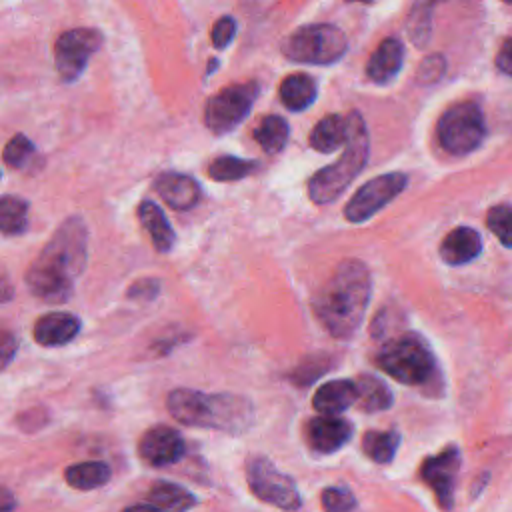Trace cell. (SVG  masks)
Masks as SVG:
<instances>
[{
  "label": "cell",
  "mask_w": 512,
  "mask_h": 512,
  "mask_svg": "<svg viewBox=\"0 0 512 512\" xmlns=\"http://www.w3.org/2000/svg\"><path fill=\"white\" fill-rule=\"evenodd\" d=\"M86 258L88 228L80 216H70L30 262L24 274L26 288L44 302H66L72 296L74 280L86 268Z\"/></svg>",
  "instance_id": "6da1fadb"
},
{
  "label": "cell",
  "mask_w": 512,
  "mask_h": 512,
  "mask_svg": "<svg viewBox=\"0 0 512 512\" xmlns=\"http://www.w3.org/2000/svg\"><path fill=\"white\" fill-rule=\"evenodd\" d=\"M372 294L368 266L358 258L342 260L314 300V312L330 336L346 340L360 328Z\"/></svg>",
  "instance_id": "7a4b0ae2"
},
{
  "label": "cell",
  "mask_w": 512,
  "mask_h": 512,
  "mask_svg": "<svg viewBox=\"0 0 512 512\" xmlns=\"http://www.w3.org/2000/svg\"><path fill=\"white\" fill-rule=\"evenodd\" d=\"M370 154V138L368 128L360 112L348 114V140L344 144V152L340 158L318 170L308 180V196L314 204H328L336 200L346 186L362 172Z\"/></svg>",
  "instance_id": "3957f363"
},
{
  "label": "cell",
  "mask_w": 512,
  "mask_h": 512,
  "mask_svg": "<svg viewBox=\"0 0 512 512\" xmlns=\"http://www.w3.org/2000/svg\"><path fill=\"white\" fill-rule=\"evenodd\" d=\"M376 364L388 376L408 386H420L428 382L436 366L434 354L428 344L412 332L400 334L384 342L380 352L376 354Z\"/></svg>",
  "instance_id": "277c9868"
},
{
  "label": "cell",
  "mask_w": 512,
  "mask_h": 512,
  "mask_svg": "<svg viewBox=\"0 0 512 512\" xmlns=\"http://www.w3.org/2000/svg\"><path fill=\"white\" fill-rule=\"evenodd\" d=\"M346 46V36L338 26L308 24L294 30L282 42V52L294 62L328 66L344 56Z\"/></svg>",
  "instance_id": "5b68a950"
},
{
  "label": "cell",
  "mask_w": 512,
  "mask_h": 512,
  "mask_svg": "<svg viewBox=\"0 0 512 512\" xmlns=\"http://www.w3.org/2000/svg\"><path fill=\"white\" fill-rule=\"evenodd\" d=\"M440 146L454 156L474 152L486 138V122L480 106L472 100L450 106L436 124Z\"/></svg>",
  "instance_id": "8992f818"
},
{
  "label": "cell",
  "mask_w": 512,
  "mask_h": 512,
  "mask_svg": "<svg viewBox=\"0 0 512 512\" xmlns=\"http://www.w3.org/2000/svg\"><path fill=\"white\" fill-rule=\"evenodd\" d=\"M246 482L256 498L282 510H298L300 492L290 476L280 472L268 458L250 456L246 460Z\"/></svg>",
  "instance_id": "52a82bcc"
},
{
  "label": "cell",
  "mask_w": 512,
  "mask_h": 512,
  "mask_svg": "<svg viewBox=\"0 0 512 512\" xmlns=\"http://www.w3.org/2000/svg\"><path fill=\"white\" fill-rule=\"evenodd\" d=\"M256 94L258 86L254 82L232 84L218 90L204 106V124L214 134L230 132L248 116Z\"/></svg>",
  "instance_id": "ba28073f"
},
{
  "label": "cell",
  "mask_w": 512,
  "mask_h": 512,
  "mask_svg": "<svg viewBox=\"0 0 512 512\" xmlns=\"http://www.w3.org/2000/svg\"><path fill=\"white\" fill-rule=\"evenodd\" d=\"M104 38L96 28H72L58 36L54 44L56 72L64 82L76 80L88 60L100 50Z\"/></svg>",
  "instance_id": "9c48e42d"
},
{
  "label": "cell",
  "mask_w": 512,
  "mask_h": 512,
  "mask_svg": "<svg viewBox=\"0 0 512 512\" xmlns=\"http://www.w3.org/2000/svg\"><path fill=\"white\" fill-rule=\"evenodd\" d=\"M406 184H408V178L402 172H388V174H380V176L368 180L346 202V206H344L346 220L360 224V222L372 218L380 208H384L388 202H392L406 188Z\"/></svg>",
  "instance_id": "30bf717a"
},
{
  "label": "cell",
  "mask_w": 512,
  "mask_h": 512,
  "mask_svg": "<svg viewBox=\"0 0 512 512\" xmlns=\"http://www.w3.org/2000/svg\"><path fill=\"white\" fill-rule=\"evenodd\" d=\"M458 468H460V450L456 446H448L440 454L428 456L420 466V478L432 488L442 508L452 506Z\"/></svg>",
  "instance_id": "8fae6325"
},
{
  "label": "cell",
  "mask_w": 512,
  "mask_h": 512,
  "mask_svg": "<svg viewBox=\"0 0 512 512\" xmlns=\"http://www.w3.org/2000/svg\"><path fill=\"white\" fill-rule=\"evenodd\" d=\"M166 408L174 420L194 428H214V400L198 390L176 388L166 396Z\"/></svg>",
  "instance_id": "7c38bea8"
},
{
  "label": "cell",
  "mask_w": 512,
  "mask_h": 512,
  "mask_svg": "<svg viewBox=\"0 0 512 512\" xmlns=\"http://www.w3.org/2000/svg\"><path fill=\"white\" fill-rule=\"evenodd\" d=\"M184 452V438L170 426H154L146 430L138 442V454L150 466L174 464L184 456Z\"/></svg>",
  "instance_id": "4fadbf2b"
},
{
  "label": "cell",
  "mask_w": 512,
  "mask_h": 512,
  "mask_svg": "<svg viewBox=\"0 0 512 512\" xmlns=\"http://www.w3.org/2000/svg\"><path fill=\"white\" fill-rule=\"evenodd\" d=\"M354 428L340 416L320 414L304 424V440L318 454H332L340 450L352 436Z\"/></svg>",
  "instance_id": "5bb4252c"
},
{
  "label": "cell",
  "mask_w": 512,
  "mask_h": 512,
  "mask_svg": "<svg viewBox=\"0 0 512 512\" xmlns=\"http://www.w3.org/2000/svg\"><path fill=\"white\" fill-rule=\"evenodd\" d=\"M80 332V320L70 312H48L34 322V340L40 346L56 348L74 340Z\"/></svg>",
  "instance_id": "9a60e30c"
},
{
  "label": "cell",
  "mask_w": 512,
  "mask_h": 512,
  "mask_svg": "<svg viewBox=\"0 0 512 512\" xmlns=\"http://www.w3.org/2000/svg\"><path fill=\"white\" fill-rule=\"evenodd\" d=\"M154 190L174 210H190L200 200V186L194 178L178 172H164L154 180Z\"/></svg>",
  "instance_id": "2e32d148"
},
{
  "label": "cell",
  "mask_w": 512,
  "mask_h": 512,
  "mask_svg": "<svg viewBox=\"0 0 512 512\" xmlns=\"http://www.w3.org/2000/svg\"><path fill=\"white\" fill-rule=\"evenodd\" d=\"M482 252V238L470 226L450 230L440 242V258L450 266H460L474 260Z\"/></svg>",
  "instance_id": "e0dca14e"
},
{
  "label": "cell",
  "mask_w": 512,
  "mask_h": 512,
  "mask_svg": "<svg viewBox=\"0 0 512 512\" xmlns=\"http://www.w3.org/2000/svg\"><path fill=\"white\" fill-rule=\"evenodd\" d=\"M404 62V46L398 38H384L378 48L372 52L368 64H366V74L372 82L384 84L390 82L402 68Z\"/></svg>",
  "instance_id": "ac0fdd59"
},
{
  "label": "cell",
  "mask_w": 512,
  "mask_h": 512,
  "mask_svg": "<svg viewBox=\"0 0 512 512\" xmlns=\"http://www.w3.org/2000/svg\"><path fill=\"white\" fill-rule=\"evenodd\" d=\"M352 404H356V382L352 380H328L312 396L314 410L326 416H338Z\"/></svg>",
  "instance_id": "d6986e66"
},
{
  "label": "cell",
  "mask_w": 512,
  "mask_h": 512,
  "mask_svg": "<svg viewBox=\"0 0 512 512\" xmlns=\"http://www.w3.org/2000/svg\"><path fill=\"white\" fill-rule=\"evenodd\" d=\"M138 220L158 252H168L172 248L174 230L158 204H154L152 200H142L138 206Z\"/></svg>",
  "instance_id": "ffe728a7"
},
{
  "label": "cell",
  "mask_w": 512,
  "mask_h": 512,
  "mask_svg": "<svg viewBox=\"0 0 512 512\" xmlns=\"http://www.w3.org/2000/svg\"><path fill=\"white\" fill-rule=\"evenodd\" d=\"M348 140V116L328 114L310 132V146L318 152H334Z\"/></svg>",
  "instance_id": "44dd1931"
},
{
  "label": "cell",
  "mask_w": 512,
  "mask_h": 512,
  "mask_svg": "<svg viewBox=\"0 0 512 512\" xmlns=\"http://www.w3.org/2000/svg\"><path fill=\"white\" fill-rule=\"evenodd\" d=\"M280 100L288 110H304L316 100V82L312 76L296 72L288 74L280 84Z\"/></svg>",
  "instance_id": "7402d4cb"
},
{
  "label": "cell",
  "mask_w": 512,
  "mask_h": 512,
  "mask_svg": "<svg viewBox=\"0 0 512 512\" xmlns=\"http://www.w3.org/2000/svg\"><path fill=\"white\" fill-rule=\"evenodd\" d=\"M356 404L364 412H380L392 406L390 388L372 374H360L356 380Z\"/></svg>",
  "instance_id": "603a6c76"
},
{
  "label": "cell",
  "mask_w": 512,
  "mask_h": 512,
  "mask_svg": "<svg viewBox=\"0 0 512 512\" xmlns=\"http://www.w3.org/2000/svg\"><path fill=\"white\" fill-rule=\"evenodd\" d=\"M440 2L444 0H414L406 20V32L414 46H428L432 38V12Z\"/></svg>",
  "instance_id": "cb8c5ba5"
},
{
  "label": "cell",
  "mask_w": 512,
  "mask_h": 512,
  "mask_svg": "<svg viewBox=\"0 0 512 512\" xmlns=\"http://www.w3.org/2000/svg\"><path fill=\"white\" fill-rule=\"evenodd\" d=\"M110 466L100 460H88V462H78L66 468L64 478L68 486L76 490H94L104 486L110 480Z\"/></svg>",
  "instance_id": "d4e9b609"
},
{
  "label": "cell",
  "mask_w": 512,
  "mask_h": 512,
  "mask_svg": "<svg viewBox=\"0 0 512 512\" xmlns=\"http://www.w3.org/2000/svg\"><path fill=\"white\" fill-rule=\"evenodd\" d=\"M146 500L158 506L162 512H186L196 502L188 490L172 482H154Z\"/></svg>",
  "instance_id": "484cf974"
},
{
  "label": "cell",
  "mask_w": 512,
  "mask_h": 512,
  "mask_svg": "<svg viewBox=\"0 0 512 512\" xmlns=\"http://www.w3.org/2000/svg\"><path fill=\"white\" fill-rule=\"evenodd\" d=\"M398 446L400 434L396 430H370L362 436V450L376 464L390 462Z\"/></svg>",
  "instance_id": "4316f807"
},
{
  "label": "cell",
  "mask_w": 512,
  "mask_h": 512,
  "mask_svg": "<svg viewBox=\"0 0 512 512\" xmlns=\"http://www.w3.org/2000/svg\"><path fill=\"white\" fill-rule=\"evenodd\" d=\"M288 124L282 116H276V114H270V116H264L254 132V138L258 140L260 148L268 154H276L284 148L286 140H288Z\"/></svg>",
  "instance_id": "83f0119b"
},
{
  "label": "cell",
  "mask_w": 512,
  "mask_h": 512,
  "mask_svg": "<svg viewBox=\"0 0 512 512\" xmlns=\"http://www.w3.org/2000/svg\"><path fill=\"white\" fill-rule=\"evenodd\" d=\"M28 224V204L18 196H2L0 200V228L6 236L22 234Z\"/></svg>",
  "instance_id": "f1b7e54d"
},
{
  "label": "cell",
  "mask_w": 512,
  "mask_h": 512,
  "mask_svg": "<svg viewBox=\"0 0 512 512\" xmlns=\"http://www.w3.org/2000/svg\"><path fill=\"white\" fill-rule=\"evenodd\" d=\"M256 164L246 158H236V156H218L210 166H208V176L218 182H232L246 178Z\"/></svg>",
  "instance_id": "f546056e"
},
{
  "label": "cell",
  "mask_w": 512,
  "mask_h": 512,
  "mask_svg": "<svg viewBox=\"0 0 512 512\" xmlns=\"http://www.w3.org/2000/svg\"><path fill=\"white\" fill-rule=\"evenodd\" d=\"M486 226L500 244L512 248V206L496 204L486 214Z\"/></svg>",
  "instance_id": "4dcf8cb0"
},
{
  "label": "cell",
  "mask_w": 512,
  "mask_h": 512,
  "mask_svg": "<svg viewBox=\"0 0 512 512\" xmlns=\"http://www.w3.org/2000/svg\"><path fill=\"white\" fill-rule=\"evenodd\" d=\"M324 512H350L356 506L354 494L344 486H328L320 494Z\"/></svg>",
  "instance_id": "1f68e13d"
},
{
  "label": "cell",
  "mask_w": 512,
  "mask_h": 512,
  "mask_svg": "<svg viewBox=\"0 0 512 512\" xmlns=\"http://www.w3.org/2000/svg\"><path fill=\"white\" fill-rule=\"evenodd\" d=\"M34 146L32 142L24 136V134H16L8 140V144L4 146V164L10 168H20L28 162V158L32 156Z\"/></svg>",
  "instance_id": "d6a6232c"
},
{
  "label": "cell",
  "mask_w": 512,
  "mask_h": 512,
  "mask_svg": "<svg viewBox=\"0 0 512 512\" xmlns=\"http://www.w3.org/2000/svg\"><path fill=\"white\" fill-rule=\"evenodd\" d=\"M330 368V362L326 356H316V358H306L292 374L290 380L296 382L298 386H306L310 384L314 378H318L322 372H326Z\"/></svg>",
  "instance_id": "836d02e7"
},
{
  "label": "cell",
  "mask_w": 512,
  "mask_h": 512,
  "mask_svg": "<svg viewBox=\"0 0 512 512\" xmlns=\"http://www.w3.org/2000/svg\"><path fill=\"white\" fill-rule=\"evenodd\" d=\"M444 70H446V60H444V56H440V54H430V56H426V58L420 62L418 72H416V80H418L420 84H434V82H438V80L442 78Z\"/></svg>",
  "instance_id": "e575fe53"
},
{
  "label": "cell",
  "mask_w": 512,
  "mask_h": 512,
  "mask_svg": "<svg viewBox=\"0 0 512 512\" xmlns=\"http://www.w3.org/2000/svg\"><path fill=\"white\" fill-rule=\"evenodd\" d=\"M236 36V20L232 16H222L212 26V44L216 48H226Z\"/></svg>",
  "instance_id": "d590c367"
},
{
  "label": "cell",
  "mask_w": 512,
  "mask_h": 512,
  "mask_svg": "<svg viewBox=\"0 0 512 512\" xmlns=\"http://www.w3.org/2000/svg\"><path fill=\"white\" fill-rule=\"evenodd\" d=\"M158 282L154 278H144V280H138L134 282L130 288H128V298H146V300H152L156 294H158Z\"/></svg>",
  "instance_id": "8d00e7d4"
},
{
  "label": "cell",
  "mask_w": 512,
  "mask_h": 512,
  "mask_svg": "<svg viewBox=\"0 0 512 512\" xmlns=\"http://www.w3.org/2000/svg\"><path fill=\"white\" fill-rule=\"evenodd\" d=\"M496 68L506 76H512V36L502 42L496 54Z\"/></svg>",
  "instance_id": "74e56055"
},
{
  "label": "cell",
  "mask_w": 512,
  "mask_h": 512,
  "mask_svg": "<svg viewBox=\"0 0 512 512\" xmlns=\"http://www.w3.org/2000/svg\"><path fill=\"white\" fill-rule=\"evenodd\" d=\"M16 350H18V342H16V338H14L8 330H4V332H2V336H0V358H2V368H6V366L10 364V360H12V356L16 354Z\"/></svg>",
  "instance_id": "f35d334b"
},
{
  "label": "cell",
  "mask_w": 512,
  "mask_h": 512,
  "mask_svg": "<svg viewBox=\"0 0 512 512\" xmlns=\"http://www.w3.org/2000/svg\"><path fill=\"white\" fill-rule=\"evenodd\" d=\"M122 512H162L158 506H154L152 502H140V504H134V506H128L124 508Z\"/></svg>",
  "instance_id": "ab89813d"
},
{
  "label": "cell",
  "mask_w": 512,
  "mask_h": 512,
  "mask_svg": "<svg viewBox=\"0 0 512 512\" xmlns=\"http://www.w3.org/2000/svg\"><path fill=\"white\" fill-rule=\"evenodd\" d=\"M14 508V498H12V494L6 490V488H2V512H10Z\"/></svg>",
  "instance_id": "60d3db41"
},
{
  "label": "cell",
  "mask_w": 512,
  "mask_h": 512,
  "mask_svg": "<svg viewBox=\"0 0 512 512\" xmlns=\"http://www.w3.org/2000/svg\"><path fill=\"white\" fill-rule=\"evenodd\" d=\"M2 296H4V300H8V298H10V290H8V278H6V276L2 278Z\"/></svg>",
  "instance_id": "b9f144b4"
},
{
  "label": "cell",
  "mask_w": 512,
  "mask_h": 512,
  "mask_svg": "<svg viewBox=\"0 0 512 512\" xmlns=\"http://www.w3.org/2000/svg\"><path fill=\"white\" fill-rule=\"evenodd\" d=\"M348 2H364V4H368V2H372V0H348Z\"/></svg>",
  "instance_id": "7bdbcfd3"
},
{
  "label": "cell",
  "mask_w": 512,
  "mask_h": 512,
  "mask_svg": "<svg viewBox=\"0 0 512 512\" xmlns=\"http://www.w3.org/2000/svg\"><path fill=\"white\" fill-rule=\"evenodd\" d=\"M504 2H508V4H512V0H504Z\"/></svg>",
  "instance_id": "ee69618b"
}]
</instances>
